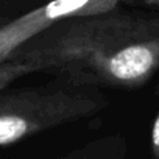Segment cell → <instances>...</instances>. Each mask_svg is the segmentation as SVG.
I'll return each mask as SVG.
<instances>
[{"label": "cell", "instance_id": "obj_4", "mask_svg": "<svg viewBox=\"0 0 159 159\" xmlns=\"http://www.w3.org/2000/svg\"><path fill=\"white\" fill-rule=\"evenodd\" d=\"M31 72H36L33 66L20 62V61H14V59H10L3 64H0V92L7 89L11 83H14L16 80Z\"/></svg>", "mask_w": 159, "mask_h": 159}, {"label": "cell", "instance_id": "obj_2", "mask_svg": "<svg viewBox=\"0 0 159 159\" xmlns=\"http://www.w3.org/2000/svg\"><path fill=\"white\" fill-rule=\"evenodd\" d=\"M100 100L64 89L20 92L0 98V147L89 117L103 108Z\"/></svg>", "mask_w": 159, "mask_h": 159}, {"label": "cell", "instance_id": "obj_5", "mask_svg": "<svg viewBox=\"0 0 159 159\" xmlns=\"http://www.w3.org/2000/svg\"><path fill=\"white\" fill-rule=\"evenodd\" d=\"M151 150H153V156L159 157V114L156 116L151 128Z\"/></svg>", "mask_w": 159, "mask_h": 159}, {"label": "cell", "instance_id": "obj_1", "mask_svg": "<svg viewBox=\"0 0 159 159\" xmlns=\"http://www.w3.org/2000/svg\"><path fill=\"white\" fill-rule=\"evenodd\" d=\"M11 59L52 69L84 84L134 89L159 70V19L122 10L64 20Z\"/></svg>", "mask_w": 159, "mask_h": 159}, {"label": "cell", "instance_id": "obj_6", "mask_svg": "<svg viewBox=\"0 0 159 159\" xmlns=\"http://www.w3.org/2000/svg\"><path fill=\"white\" fill-rule=\"evenodd\" d=\"M59 159H106V156H102L98 153L88 151V153H76V154L64 156V157H59Z\"/></svg>", "mask_w": 159, "mask_h": 159}, {"label": "cell", "instance_id": "obj_3", "mask_svg": "<svg viewBox=\"0 0 159 159\" xmlns=\"http://www.w3.org/2000/svg\"><path fill=\"white\" fill-rule=\"evenodd\" d=\"M128 3H140V0H52L0 25V64L10 61L27 42L64 20L105 14Z\"/></svg>", "mask_w": 159, "mask_h": 159}, {"label": "cell", "instance_id": "obj_7", "mask_svg": "<svg viewBox=\"0 0 159 159\" xmlns=\"http://www.w3.org/2000/svg\"><path fill=\"white\" fill-rule=\"evenodd\" d=\"M140 3H143V5H147V7L159 8V0H140Z\"/></svg>", "mask_w": 159, "mask_h": 159}]
</instances>
